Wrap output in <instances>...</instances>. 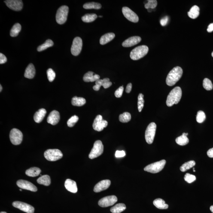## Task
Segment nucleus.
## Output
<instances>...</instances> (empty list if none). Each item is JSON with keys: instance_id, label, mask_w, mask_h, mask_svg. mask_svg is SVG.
Listing matches in <instances>:
<instances>
[{"instance_id": "f257e3e1", "label": "nucleus", "mask_w": 213, "mask_h": 213, "mask_svg": "<svg viewBox=\"0 0 213 213\" xmlns=\"http://www.w3.org/2000/svg\"><path fill=\"white\" fill-rule=\"evenodd\" d=\"M183 70L179 66L174 68L170 71L166 78L167 84L169 86L174 85L182 76Z\"/></svg>"}, {"instance_id": "f03ea898", "label": "nucleus", "mask_w": 213, "mask_h": 213, "mask_svg": "<svg viewBox=\"0 0 213 213\" xmlns=\"http://www.w3.org/2000/svg\"><path fill=\"white\" fill-rule=\"evenodd\" d=\"M182 95V91L179 86L172 89L170 92L166 100V104L168 107H171L174 104L180 102Z\"/></svg>"}, {"instance_id": "7ed1b4c3", "label": "nucleus", "mask_w": 213, "mask_h": 213, "mask_svg": "<svg viewBox=\"0 0 213 213\" xmlns=\"http://www.w3.org/2000/svg\"><path fill=\"white\" fill-rule=\"evenodd\" d=\"M148 47L147 46H138L131 52L130 58L133 60H138L145 56L148 53Z\"/></svg>"}, {"instance_id": "20e7f679", "label": "nucleus", "mask_w": 213, "mask_h": 213, "mask_svg": "<svg viewBox=\"0 0 213 213\" xmlns=\"http://www.w3.org/2000/svg\"><path fill=\"white\" fill-rule=\"evenodd\" d=\"M69 12V8L67 6H62L60 7L56 12V21L59 24L62 25L66 22Z\"/></svg>"}, {"instance_id": "39448f33", "label": "nucleus", "mask_w": 213, "mask_h": 213, "mask_svg": "<svg viewBox=\"0 0 213 213\" xmlns=\"http://www.w3.org/2000/svg\"><path fill=\"white\" fill-rule=\"evenodd\" d=\"M166 162L165 160H162L147 165L144 168V170L147 172L156 173L160 172L164 167Z\"/></svg>"}, {"instance_id": "423d86ee", "label": "nucleus", "mask_w": 213, "mask_h": 213, "mask_svg": "<svg viewBox=\"0 0 213 213\" xmlns=\"http://www.w3.org/2000/svg\"><path fill=\"white\" fill-rule=\"evenodd\" d=\"M44 156L46 159L49 161H56L61 159L63 154L59 149H48L44 152Z\"/></svg>"}, {"instance_id": "0eeeda50", "label": "nucleus", "mask_w": 213, "mask_h": 213, "mask_svg": "<svg viewBox=\"0 0 213 213\" xmlns=\"http://www.w3.org/2000/svg\"><path fill=\"white\" fill-rule=\"evenodd\" d=\"M103 152L104 145L102 141L99 140L96 141L94 143L93 148L89 154V158L93 159L99 157L102 154Z\"/></svg>"}, {"instance_id": "6e6552de", "label": "nucleus", "mask_w": 213, "mask_h": 213, "mask_svg": "<svg viewBox=\"0 0 213 213\" xmlns=\"http://www.w3.org/2000/svg\"><path fill=\"white\" fill-rule=\"evenodd\" d=\"M156 125L154 123H152L149 124L146 129L145 138L146 142L148 144L152 143L155 135Z\"/></svg>"}, {"instance_id": "1a4fd4ad", "label": "nucleus", "mask_w": 213, "mask_h": 213, "mask_svg": "<svg viewBox=\"0 0 213 213\" xmlns=\"http://www.w3.org/2000/svg\"><path fill=\"white\" fill-rule=\"evenodd\" d=\"M23 135L22 133L18 129L14 128L10 131V140L14 145H19L23 140Z\"/></svg>"}, {"instance_id": "9d476101", "label": "nucleus", "mask_w": 213, "mask_h": 213, "mask_svg": "<svg viewBox=\"0 0 213 213\" xmlns=\"http://www.w3.org/2000/svg\"><path fill=\"white\" fill-rule=\"evenodd\" d=\"M83 41L81 38L76 37L73 41L71 49V54L74 56H77L80 54L82 48Z\"/></svg>"}, {"instance_id": "9b49d317", "label": "nucleus", "mask_w": 213, "mask_h": 213, "mask_svg": "<svg viewBox=\"0 0 213 213\" xmlns=\"http://www.w3.org/2000/svg\"><path fill=\"white\" fill-rule=\"evenodd\" d=\"M108 125V122L103 119L102 116L98 115L95 118L92 126L95 130L101 132L103 130L104 128L106 127Z\"/></svg>"}, {"instance_id": "f8f14e48", "label": "nucleus", "mask_w": 213, "mask_h": 213, "mask_svg": "<svg viewBox=\"0 0 213 213\" xmlns=\"http://www.w3.org/2000/svg\"><path fill=\"white\" fill-rule=\"evenodd\" d=\"M117 200V198L116 196H107L100 200L98 202V205L102 207H107L114 205Z\"/></svg>"}, {"instance_id": "ddd939ff", "label": "nucleus", "mask_w": 213, "mask_h": 213, "mask_svg": "<svg viewBox=\"0 0 213 213\" xmlns=\"http://www.w3.org/2000/svg\"><path fill=\"white\" fill-rule=\"evenodd\" d=\"M13 206L21 211L27 213H34L35 208L32 206L25 202L15 201L12 203Z\"/></svg>"}, {"instance_id": "4468645a", "label": "nucleus", "mask_w": 213, "mask_h": 213, "mask_svg": "<svg viewBox=\"0 0 213 213\" xmlns=\"http://www.w3.org/2000/svg\"><path fill=\"white\" fill-rule=\"evenodd\" d=\"M122 12L124 17L129 21L137 23L139 19L138 15L134 12L127 7H123L122 9Z\"/></svg>"}, {"instance_id": "2eb2a0df", "label": "nucleus", "mask_w": 213, "mask_h": 213, "mask_svg": "<svg viewBox=\"0 0 213 213\" xmlns=\"http://www.w3.org/2000/svg\"><path fill=\"white\" fill-rule=\"evenodd\" d=\"M4 2L9 8L14 11H20L23 8V2L20 0H7Z\"/></svg>"}, {"instance_id": "dca6fc26", "label": "nucleus", "mask_w": 213, "mask_h": 213, "mask_svg": "<svg viewBox=\"0 0 213 213\" xmlns=\"http://www.w3.org/2000/svg\"><path fill=\"white\" fill-rule=\"evenodd\" d=\"M17 185L20 188L24 189L31 191L36 192L37 188L35 185L30 182L23 180H19L17 182Z\"/></svg>"}, {"instance_id": "f3484780", "label": "nucleus", "mask_w": 213, "mask_h": 213, "mask_svg": "<svg viewBox=\"0 0 213 213\" xmlns=\"http://www.w3.org/2000/svg\"><path fill=\"white\" fill-rule=\"evenodd\" d=\"M111 183V181L109 180H103L99 182L95 185L94 191L96 193H98L107 190L109 187Z\"/></svg>"}, {"instance_id": "a211bd4d", "label": "nucleus", "mask_w": 213, "mask_h": 213, "mask_svg": "<svg viewBox=\"0 0 213 213\" xmlns=\"http://www.w3.org/2000/svg\"><path fill=\"white\" fill-rule=\"evenodd\" d=\"M60 119L59 112L54 110L52 111L49 114L47 119V122L52 125H56L59 123Z\"/></svg>"}, {"instance_id": "6ab92c4d", "label": "nucleus", "mask_w": 213, "mask_h": 213, "mask_svg": "<svg viewBox=\"0 0 213 213\" xmlns=\"http://www.w3.org/2000/svg\"><path fill=\"white\" fill-rule=\"evenodd\" d=\"M141 41L140 37L135 36L130 37L123 41L122 45L124 47H130L138 44Z\"/></svg>"}, {"instance_id": "aec40b11", "label": "nucleus", "mask_w": 213, "mask_h": 213, "mask_svg": "<svg viewBox=\"0 0 213 213\" xmlns=\"http://www.w3.org/2000/svg\"><path fill=\"white\" fill-rule=\"evenodd\" d=\"M65 186L66 190L71 193H77L78 190L76 183L70 179H68L65 181Z\"/></svg>"}, {"instance_id": "412c9836", "label": "nucleus", "mask_w": 213, "mask_h": 213, "mask_svg": "<svg viewBox=\"0 0 213 213\" xmlns=\"http://www.w3.org/2000/svg\"><path fill=\"white\" fill-rule=\"evenodd\" d=\"M36 70L35 66L32 64H30L25 70L24 76L27 78H33L35 75Z\"/></svg>"}, {"instance_id": "4be33fe9", "label": "nucleus", "mask_w": 213, "mask_h": 213, "mask_svg": "<svg viewBox=\"0 0 213 213\" xmlns=\"http://www.w3.org/2000/svg\"><path fill=\"white\" fill-rule=\"evenodd\" d=\"M47 113L46 110L44 109H41L35 113L34 116V119L36 123H39L42 121L45 117Z\"/></svg>"}, {"instance_id": "5701e85b", "label": "nucleus", "mask_w": 213, "mask_h": 213, "mask_svg": "<svg viewBox=\"0 0 213 213\" xmlns=\"http://www.w3.org/2000/svg\"><path fill=\"white\" fill-rule=\"evenodd\" d=\"M115 37V35L114 33H108L102 36L100 39L99 42L101 45H105L110 41H112Z\"/></svg>"}, {"instance_id": "b1692460", "label": "nucleus", "mask_w": 213, "mask_h": 213, "mask_svg": "<svg viewBox=\"0 0 213 213\" xmlns=\"http://www.w3.org/2000/svg\"><path fill=\"white\" fill-rule=\"evenodd\" d=\"M188 135V133H184L181 136L177 138L176 139V142L180 145L184 146L186 145L189 142V140L187 137Z\"/></svg>"}, {"instance_id": "393cba45", "label": "nucleus", "mask_w": 213, "mask_h": 213, "mask_svg": "<svg viewBox=\"0 0 213 213\" xmlns=\"http://www.w3.org/2000/svg\"><path fill=\"white\" fill-rule=\"evenodd\" d=\"M153 204L156 208L160 209H167L169 207L167 204L165 203V201L160 198L155 200Z\"/></svg>"}, {"instance_id": "a878e982", "label": "nucleus", "mask_w": 213, "mask_h": 213, "mask_svg": "<svg viewBox=\"0 0 213 213\" xmlns=\"http://www.w3.org/2000/svg\"><path fill=\"white\" fill-rule=\"evenodd\" d=\"M199 8L198 6H193L187 13L189 17L193 19L196 18L199 15Z\"/></svg>"}, {"instance_id": "bb28decb", "label": "nucleus", "mask_w": 213, "mask_h": 213, "mask_svg": "<svg viewBox=\"0 0 213 213\" xmlns=\"http://www.w3.org/2000/svg\"><path fill=\"white\" fill-rule=\"evenodd\" d=\"M41 172L40 168L36 167H33L30 168L26 171L25 173L28 176L30 177H36L40 175Z\"/></svg>"}, {"instance_id": "cd10ccee", "label": "nucleus", "mask_w": 213, "mask_h": 213, "mask_svg": "<svg viewBox=\"0 0 213 213\" xmlns=\"http://www.w3.org/2000/svg\"><path fill=\"white\" fill-rule=\"evenodd\" d=\"M86 102V100L85 98L77 96L74 97L71 100V104L73 105L76 106H82L84 105Z\"/></svg>"}, {"instance_id": "c85d7f7f", "label": "nucleus", "mask_w": 213, "mask_h": 213, "mask_svg": "<svg viewBox=\"0 0 213 213\" xmlns=\"http://www.w3.org/2000/svg\"><path fill=\"white\" fill-rule=\"evenodd\" d=\"M39 184H42L45 186H49L51 184V178L49 176L43 175L38 178L37 180Z\"/></svg>"}, {"instance_id": "c756f323", "label": "nucleus", "mask_w": 213, "mask_h": 213, "mask_svg": "<svg viewBox=\"0 0 213 213\" xmlns=\"http://www.w3.org/2000/svg\"><path fill=\"white\" fill-rule=\"evenodd\" d=\"M126 209V206L123 203H119L111 208L110 211L113 213H120Z\"/></svg>"}, {"instance_id": "7c9ffc66", "label": "nucleus", "mask_w": 213, "mask_h": 213, "mask_svg": "<svg viewBox=\"0 0 213 213\" xmlns=\"http://www.w3.org/2000/svg\"><path fill=\"white\" fill-rule=\"evenodd\" d=\"M22 26L19 23H16L10 31V35L12 37L17 36L21 31Z\"/></svg>"}, {"instance_id": "2f4dec72", "label": "nucleus", "mask_w": 213, "mask_h": 213, "mask_svg": "<svg viewBox=\"0 0 213 213\" xmlns=\"http://www.w3.org/2000/svg\"><path fill=\"white\" fill-rule=\"evenodd\" d=\"M83 8L86 9H99L102 8V5L99 3L91 2L86 3L83 5Z\"/></svg>"}, {"instance_id": "473e14b6", "label": "nucleus", "mask_w": 213, "mask_h": 213, "mask_svg": "<svg viewBox=\"0 0 213 213\" xmlns=\"http://www.w3.org/2000/svg\"><path fill=\"white\" fill-rule=\"evenodd\" d=\"M53 44H54V43L51 40H47L44 44L38 46V48H37V51L39 52L43 51L46 50V49L49 48V47H52Z\"/></svg>"}, {"instance_id": "72a5a7b5", "label": "nucleus", "mask_w": 213, "mask_h": 213, "mask_svg": "<svg viewBox=\"0 0 213 213\" xmlns=\"http://www.w3.org/2000/svg\"><path fill=\"white\" fill-rule=\"evenodd\" d=\"M98 16L95 14H86L82 17V20L85 23H90L94 21Z\"/></svg>"}, {"instance_id": "f704fd0d", "label": "nucleus", "mask_w": 213, "mask_h": 213, "mask_svg": "<svg viewBox=\"0 0 213 213\" xmlns=\"http://www.w3.org/2000/svg\"><path fill=\"white\" fill-rule=\"evenodd\" d=\"M196 165V162L194 161L191 160L186 162L183 164L180 167V170L182 172H185L187 170H189L194 167Z\"/></svg>"}, {"instance_id": "c9c22d12", "label": "nucleus", "mask_w": 213, "mask_h": 213, "mask_svg": "<svg viewBox=\"0 0 213 213\" xmlns=\"http://www.w3.org/2000/svg\"><path fill=\"white\" fill-rule=\"evenodd\" d=\"M131 119V114L128 112L123 113V114H120L119 117V120L123 123H127L130 121Z\"/></svg>"}, {"instance_id": "e433bc0d", "label": "nucleus", "mask_w": 213, "mask_h": 213, "mask_svg": "<svg viewBox=\"0 0 213 213\" xmlns=\"http://www.w3.org/2000/svg\"><path fill=\"white\" fill-rule=\"evenodd\" d=\"M144 102V95L142 94H140L138 97V109L139 112L142 111L143 108Z\"/></svg>"}, {"instance_id": "4c0bfd02", "label": "nucleus", "mask_w": 213, "mask_h": 213, "mask_svg": "<svg viewBox=\"0 0 213 213\" xmlns=\"http://www.w3.org/2000/svg\"><path fill=\"white\" fill-rule=\"evenodd\" d=\"M94 73L92 71H89L86 74H85L84 77H83V81L86 82H92L94 81Z\"/></svg>"}, {"instance_id": "58836bf2", "label": "nucleus", "mask_w": 213, "mask_h": 213, "mask_svg": "<svg viewBox=\"0 0 213 213\" xmlns=\"http://www.w3.org/2000/svg\"><path fill=\"white\" fill-rule=\"evenodd\" d=\"M204 89L207 90H211L213 89V85L211 80L208 78L204 79L203 81Z\"/></svg>"}, {"instance_id": "ea45409f", "label": "nucleus", "mask_w": 213, "mask_h": 213, "mask_svg": "<svg viewBox=\"0 0 213 213\" xmlns=\"http://www.w3.org/2000/svg\"><path fill=\"white\" fill-rule=\"evenodd\" d=\"M206 115L203 111H199L198 112L196 117V121L199 123H202L205 121Z\"/></svg>"}, {"instance_id": "a19ab883", "label": "nucleus", "mask_w": 213, "mask_h": 213, "mask_svg": "<svg viewBox=\"0 0 213 213\" xmlns=\"http://www.w3.org/2000/svg\"><path fill=\"white\" fill-rule=\"evenodd\" d=\"M157 1L156 0H148V2L145 4L144 7L147 9H148V8H152L154 9L157 7Z\"/></svg>"}, {"instance_id": "79ce46f5", "label": "nucleus", "mask_w": 213, "mask_h": 213, "mask_svg": "<svg viewBox=\"0 0 213 213\" xmlns=\"http://www.w3.org/2000/svg\"><path fill=\"white\" fill-rule=\"evenodd\" d=\"M79 120V117L76 115H74L71 117L67 121L68 127H73L74 126Z\"/></svg>"}, {"instance_id": "37998d69", "label": "nucleus", "mask_w": 213, "mask_h": 213, "mask_svg": "<svg viewBox=\"0 0 213 213\" xmlns=\"http://www.w3.org/2000/svg\"><path fill=\"white\" fill-rule=\"evenodd\" d=\"M47 78L49 81L50 82H52L55 80L56 77V73L51 68H50L47 71Z\"/></svg>"}, {"instance_id": "c03bdc74", "label": "nucleus", "mask_w": 213, "mask_h": 213, "mask_svg": "<svg viewBox=\"0 0 213 213\" xmlns=\"http://www.w3.org/2000/svg\"><path fill=\"white\" fill-rule=\"evenodd\" d=\"M184 179L185 181L188 183H191L196 181V177L195 175H191L190 173H186L185 175Z\"/></svg>"}, {"instance_id": "a18cd8bd", "label": "nucleus", "mask_w": 213, "mask_h": 213, "mask_svg": "<svg viewBox=\"0 0 213 213\" xmlns=\"http://www.w3.org/2000/svg\"><path fill=\"white\" fill-rule=\"evenodd\" d=\"M103 84L102 86H103L104 89L108 88L112 85V83L110 81L109 79L104 78L103 80Z\"/></svg>"}, {"instance_id": "49530a36", "label": "nucleus", "mask_w": 213, "mask_h": 213, "mask_svg": "<svg viewBox=\"0 0 213 213\" xmlns=\"http://www.w3.org/2000/svg\"><path fill=\"white\" fill-rule=\"evenodd\" d=\"M123 86H120L118 89H117V90H116L115 93H114V95L116 97L118 98H119L121 97L123 95Z\"/></svg>"}, {"instance_id": "de8ad7c7", "label": "nucleus", "mask_w": 213, "mask_h": 213, "mask_svg": "<svg viewBox=\"0 0 213 213\" xmlns=\"http://www.w3.org/2000/svg\"><path fill=\"white\" fill-rule=\"evenodd\" d=\"M115 156V157L117 158L123 157L126 156V153L123 150H122V151L117 150L116 152Z\"/></svg>"}, {"instance_id": "09e8293b", "label": "nucleus", "mask_w": 213, "mask_h": 213, "mask_svg": "<svg viewBox=\"0 0 213 213\" xmlns=\"http://www.w3.org/2000/svg\"><path fill=\"white\" fill-rule=\"evenodd\" d=\"M169 21V17L168 16H165V17H164L163 18L161 19L160 20V24L162 26H165L167 24Z\"/></svg>"}, {"instance_id": "8fccbe9b", "label": "nucleus", "mask_w": 213, "mask_h": 213, "mask_svg": "<svg viewBox=\"0 0 213 213\" xmlns=\"http://www.w3.org/2000/svg\"><path fill=\"white\" fill-rule=\"evenodd\" d=\"M7 61V58L2 53H0V64H3Z\"/></svg>"}, {"instance_id": "3c124183", "label": "nucleus", "mask_w": 213, "mask_h": 213, "mask_svg": "<svg viewBox=\"0 0 213 213\" xmlns=\"http://www.w3.org/2000/svg\"><path fill=\"white\" fill-rule=\"evenodd\" d=\"M132 89V83H129L128 84L127 86H126V93H130Z\"/></svg>"}, {"instance_id": "603ef678", "label": "nucleus", "mask_w": 213, "mask_h": 213, "mask_svg": "<svg viewBox=\"0 0 213 213\" xmlns=\"http://www.w3.org/2000/svg\"><path fill=\"white\" fill-rule=\"evenodd\" d=\"M207 155L208 157L213 158V148L210 149L207 152Z\"/></svg>"}, {"instance_id": "864d4df0", "label": "nucleus", "mask_w": 213, "mask_h": 213, "mask_svg": "<svg viewBox=\"0 0 213 213\" xmlns=\"http://www.w3.org/2000/svg\"><path fill=\"white\" fill-rule=\"evenodd\" d=\"M207 31L208 32H211L213 31V23L210 24L208 25Z\"/></svg>"}, {"instance_id": "5fc2aeb1", "label": "nucleus", "mask_w": 213, "mask_h": 213, "mask_svg": "<svg viewBox=\"0 0 213 213\" xmlns=\"http://www.w3.org/2000/svg\"><path fill=\"white\" fill-rule=\"evenodd\" d=\"M103 84V80H100L99 79L96 81V85L99 86L100 87L102 86Z\"/></svg>"}, {"instance_id": "6e6d98bb", "label": "nucleus", "mask_w": 213, "mask_h": 213, "mask_svg": "<svg viewBox=\"0 0 213 213\" xmlns=\"http://www.w3.org/2000/svg\"><path fill=\"white\" fill-rule=\"evenodd\" d=\"M100 87H100V86H99L97 85H95L93 86V89L94 90L98 91L99 90Z\"/></svg>"}, {"instance_id": "4d7b16f0", "label": "nucleus", "mask_w": 213, "mask_h": 213, "mask_svg": "<svg viewBox=\"0 0 213 213\" xmlns=\"http://www.w3.org/2000/svg\"><path fill=\"white\" fill-rule=\"evenodd\" d=\"M210 210H211V211L213 213V205L211 206L210 207Z\"/></svg>"}, {"instance_id": "13d9d810", "label": "nucleus", "mask_w": 213, "mask_h": 213, "mask_svg": "<svg viewBox=\"0 0 213 213\" xmlns=\"http://www.w3.org/2000/svg\"><path fill=\"white\" fill-rule=\"evenodd\" d=\"M152 8H148V11L149 12H151L152 11Z\"/></svg>"}, {"instance_id": "bf43d9fd", "label": "nucleus", "mask_w": 213, "mask_h": 213, "mask_svg": "<svg viewBox=\"0 0 213 213\" xmlns=\"http://www.w3.org/2000/svg\"><path fill=\"white\" fill-rule=\"evenodd\" d=\"M0 88H1V89H0V92H1V91H2V86H1V85H0Z\"/></svg>"}, {"instance_id": "052dcab7", "label": "nucleus", "mask_w": 213, "mask_h": 213, "mask_svg": "<svg viewBox=\"0 0 213 213\" xmlns=\"http://www.w3.org/2000/svg\"><path fill=\"white\" fill-rule=\"evenodd\" d=\"M1 213H7L6 212H5V211H2V212H1Z\"/></svg>"}, {"instance_id": "680f3d73", "label": "nucleus", "mask_w": 213, "mask_h": 213, "mask_svg": "<svg viewBox=\"0 0 213 213\" xmlns=\"http://www.w3.org/2000/svg\"><path fill=\"white\" fill-rule=\"evenodd\" d=\"M193 172H196V171L195 170V168H193Z\"/></svg>"}, {"instance_id": "e2e57ef3", "label": "nucleus", "mask_w": 213, "mask_h": 213, "mask_svg": "<svg viewBox=\"0 0 213 213\" xmlns=\"http://www.w3.org/2000/svg\"><path fill=\"white\" fill-rule=\"evenodd\" d=\"M211 56H212V57H213V52H212V53H211Z\"/></svg>"}, {"instance_id": "0e129e2a", "label": "nucleus", "mask_w": 213, "mask_h": 213, "mask_svg": "<svg viewBox=\"0 0 213 213\" xmlns=\"http://www.w3.org/2000/svg\"><path fill=\"white\" fill-rule=\"evenodd\" d=\"M99 17H102V16H99Z\"/></svg>"}, {"instance_id": "69168bd1", "label": "nucleus", "mask_w": 213, "mask_h": 213, "mask_svg": "<svg viewBox=\"0 0 213 213\" xmlns=\"http://www.w3.org/2000/svg\"><path fill=\"white\" fill-rule=\"evenodd\" d=\"M20 190V191H22V190H21V189H20V190Z\"/></svg>"}]
</instances>
